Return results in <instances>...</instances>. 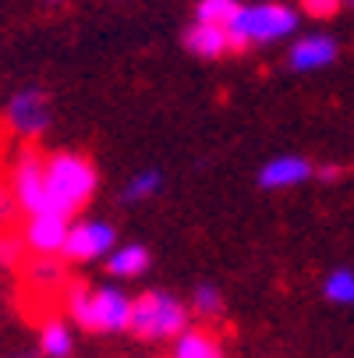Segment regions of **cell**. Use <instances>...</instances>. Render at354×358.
<instances>
[{
    "instance_id": "obj_17",
    "label": "cell",
    "mask_w": 354,
    "mask_h": 358,
    "mask_svg": "<svg viewBox=\"0 0 354 358\" xmlns=\"http://www.w3.org/2000/svg\"><path fill=\"white\" fill-rule=\"evenodd\" d=\"M184 305H188L191 320H202V323H216V320L223 316V309H227L220 284H209V280L195 284V287H191V298H188Z\"/></svg>"
},
{
    "instance_id": "obj_18",
    "label": "cell",
    "mask_w": 354,
    "mask_h": 358,
    "mask_svg": "<svg viewBox=\"0 0 354 358\" xmlns=\"http://www.w3.org/2000/svg\"><path fill=\"white\" fill-rule=\"evenodd\" d=\"M323 298L337 309H351L354 305V273L351 266H333L326 277H323Z\"/></svg>"
},
{
    "instance_id": "obj_2",
    "label": "cell",
    "mask_w": 354,
    "mask_h": 358,
    "mask_svg": "<svg viewBox=\"0 0 354 358\" xmlns=\"http://www.w3.org/2000/svg\"><path fill=\"white\" fill-rule=\"evenodd\" d=\"M43 185H46V213L75 220L99 192V171L92 157L78 149H54L43 157Z\"/></svg>"
},
{
    "instance_id": "obj_22",
    "label": "cell",
    "mask_w": 354,
    "mask_h": 358,
    "mask_svg": "<svg viewBox=\"0 0 354 358\" xmlns=\"http://www.w3.org/2000/svg\"><path fill=\"white\" fill-rule=\"evenodd\" d=\"M18 217H22V213H18V206H15L11 188L0 181V231H11V224H15Z\"/></svg>"
},
{
    "instance_id": "obj_24",
    "label": "cell",
    "mask_w": 354,
    "mask_h": 358,
    "mask_svg": "<svg viewBox=\"0 0 354 358\" xmlns=\"http://www.w3.org/2000/svg\"><path fill=\"white\" fill-rule=\"evenodd\" d=\"M43 4H50V8H57V4H68V0H43Z\"/></svg>"
},
{
    "instance_id": "obj_15",
    "label": "cell",
    "mask_w": 354,
    "mask_h": 358,
    "mask_svg": "<svg viewBox=\"0 0 354 358\" xmlns=\"http://www.w3.org/2000/svg\"><path fill=\"white\" fill-rule=\"evenodd\" d=\"M170 358H227V355L213 330L188 327L177 341H170Z\"/></svg>"
},
{
    "instance_id": "obj_3",
    "label": "cell",
    "mask_w": 354,
    "mask_h": 358,
    "mask_svg": "<svg viewBox=\"0 0 354 358\" xmlns=\"http://www.w3.org/2000/svg\"><path fill=\"white\" fill-rule=\"evenodd\" d=\"M301 25V11L290 4H276V0H263V4H241L237 15L223 25L230 54H244V50L273 46L283 39H294Z\"/></svg>"
},
{
    "instance_id": "obj_14",
    "label": "cell",
    "mask_w": 354,
    "mask_h": 358,
    "mask_svg": "<svg viewBox=\"0 0 354 358\" xmlns=\"http://www.w3.org/2000/svg\"><path fill=\"white\" fill-rule=\"evenodd\" d=\"M25 284L39 294H50V291H61L68 284V263L61 255H32L25 263Z\"/></svg>"
},
{
    "instance_id": "obj_11",
    "label": "cell",
    "mask_w": 354,
    "mask_h": 358,
    "mask_svg": "<svg viewBox=\"0 0 354 358\" xmlns=\"http://www.w3.org/2000/svg\"><path fill=\"white\" fill-rule=\"evenodd\" d=\"M103 270L114 284H124V280H138L153 270V252H149L142 241H117L107 259H103Z\"/></svg>"
},
{
    "instance_id": "obj_7",
    "label": "cell",
    "mask_w": 354,
    "mask_h": 358,
    "mask_svg": "<svg viewBox=\"0 0 354 358\" xmlns=\"http://www.w3.org/2000/svg\"><path fill=\"white\" fill-rule=\"evenodd\" d=\"M117 245V227L110 220L99 217H82L68 224L64 245H61V259L68 266H89V263H103L107 252Z\"/></svg>"
},
{
    "instance_id": "obj_13",
    "label": "cell",
    "mask_w": 354,
    "mask_h": 358,
    "mask_svg": "<svg viewBox=\"0 0 354 358\" xmlns=\"http://www.w3.org/2000/svg\"><path fill=\"white\" fill-rule=\"evenodd\" d=\"M39 358H75V330L64 316H46L36 334Z\"/></svg>"
},
{
    "instance_id": "obj_8",
    "label": "cell",
    "mask_w": 354,
    "mask_h": 358,
    "mask_svg": "<svg viewBox=\"0 0 354 358\" xmlns=\"http://www.w3.org/2000/svg\"><path fill=\"white\" fill-rule=\"evenodd\" d=\"M312 174H316V160L301 157V152H280V157H270L256 171V185L263 192H290L309 185Z\"/></svg>"
},
{
    "instance_id": "obj_16",
    "label": "cell",
    "mask_w": 354,
    "mask_h": 358,
    "mask_svg": "<svg viewBox=\"0 0 354 358\" xmlns=\"http://www.w3.org/2000/svg\"><path fill=\"white\" fill-rule=\"evenodd\" d=\"M163 171L160 167H142V171H135L124 185H121V192H117V202L121 206H142V202H149V199H156L160 192H163Z\"/></svg>"
},
{
    "instance_id": "obj_6",
    "label": "cell",
    "mask_w": 354,
    "mask_h": 358,
    "mask_svg": "<svg viewBox=\"0 0 354 358\" xmlns=\"http://www.w3.org/2000/svg\"><path fill=\"white\" fill-rule=\"evenodd\" d=\"M43 145L32 142H18L15 160H11V178L8 188L15 195L18 213L32 217V213H46V185H43Z\"/></svg>"
},
{
    "instance_id": "obj_1",
    "label": "cell",
    "mask_w": 354,
    "mask_h": 358,
    "mask_svg": "<svg viewBox=\"0 0 354 358\" xmlns=\"http://www.w3.org/2000/svg\"><path fill=\"white\" fill-rule=\"evenodd\" d=\"M131 291L124 284H64V320L71 330L96 334V337H121L131 323Z\"/></svg>"
},
{
    "instance_id": "obj_9",
    "label": "cell",
    "mask_w": 354,
    "mask_h": 358,
    "mask_svg": "<svg viewBox=\"0 0 354 358\" xmlns=\"http://www.w3.org/2000/svg\"><path fill=\"white\" fill-rule=\"evenodd\" d=\"M337 57H340V43L326 32L294 36V43L287 46V68L294 75H316V71L337 64Z\"/></svg>"
},
{
    "instance_id": "obj_23",
    "label": "cell",
    "mask_w": 354,
    "mask_h": 358,
    "mask_svg": "<svg viewBox=\"0 0 354 358\" xmlns=\"http://www.w3.org/2000/svg\"><path fill=\"white\" fill-rule=\"evenodd\" d=\"M344 178H347V167L340 164H316V174H312V181H323V185H337Z\"/></svg>"
},
{
    "instance_id": "obj_25",
    "label": "cell",
    "mask_w": 354,
    "mask_h": 358,
    "mask_svg": "<svg viewBox=\"0 0 354 358\" xmlns=\"http://www.w3.org/2000/svg\"><path fill=\"white\" fill-rule=\"evenodd\" d=\"M32 358H39V355H32Z\"/></svg>"
},
{
    "instance_id": "obj_20",
    "label": "cell",
    "mask_w": 354,
    "mask_h": 358,
    "mask_svg": "<svg viewBox=\"0 0 354 358\" xmlns=\"http://www.w3.org/2000/svg\"><path fill=\"white\" fill-rule=\"evenodd\" d=\"M22 255H25L22 238L11 234V231H0V273L18 270V266H22Z\"/></svg>"
},
{
    "instance_id": "obj_12",
    "label": "cell",
    "mask_w": 354,
    "mask_h": 358,
    "mask_svg": "<svg viewBox=\"0 0 354 358\" xmlns=\"http://www.w3.org/2000/svg\"><path fill=\"white\" fill-rule=\"evenodd\" d=\"M184 50L191 57H202V61H220L230 54V43H227V32L220 25H202V22H191L181 36Z\"/></svg>"
},
{
    "instance_id": "obj_21",
    "label": "cell",
    "mask_w": 354,
    "mask_h": 358,
    "mask_svg": "<svg viewBox=\"0 0 354 358\" xmlns=\"http://www.w3.org/2000/svg\"><path fill=\"white\" fill-rule=\"evenodd\" d=\"M344 8V0H301V11L316 22H326V18H337Z\"/></svg>"
},
{
    "instance_id": "obj_4",
    "label": "cell",
    "mask_w": 354,
    "mask_h": 358,
    "mask_svg": "<svg viewBox=\"0 0 354 358\" xmlns=\"http://www.w3.org/2000/svg\"><path fill=\"white\" fill-rule=\"evenodd\" d=\"M191 327V313L184 298L167 287H149L131 298V323L128 334L142 344H170Z\"/></svg>"
},
{
    "instance_id": "obj_10",
    "label": "cell",
    "mask_w": 354,
    "mask_h": 358,
    "mask_svg": "<svg viewBox=\"0 0 354 358\" xmlns=\"http://www.w3.org/2000/svg\"><path fill=\"white\" fill-rule=\"evenodd\" d=\"M68 224L71 220H64L57 213H32V217H25V231L18 234L22 248L32 252V255H61Z\"/></svg>"
},
{
    "instance_id": "obj_19",
    "label": "cell",
    "mask_w": 354,
    "mask_h": 358,
    "mask_svg": "<svg viewBox=\"0 0 354 358\" xmlns=\"http://www.w3.org/2000/svg\"><path fill=\"white\" fill-rule=\"evenodd\" d=\"M237 0H198L195 4V22H202V25H227L234 15H237Z\"/></svg>"
},
{
    "instance_id": "obj_5",
    "label": "cell",
    "mask_w": 354,
    "mask_h": 358,
    "mask_svg": "<svg viewBox=\"0 0 354 358\" xmlns=\"http://www.w3.org/2000/svg\"><path fill=\"white\" fill-rule=\"evenodd\" d=\"M4 124L18 142L39 145L54 128V99L43 85H22L4 103Z\"/></svg>"
}]
</instances>
